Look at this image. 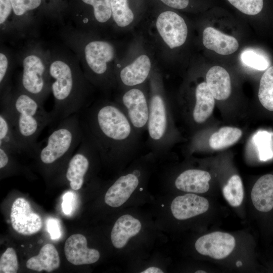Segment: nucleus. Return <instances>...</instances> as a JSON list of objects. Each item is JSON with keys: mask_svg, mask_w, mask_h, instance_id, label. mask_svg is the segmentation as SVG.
<instances>
[{"mask_svg": "<svg viewBox=\"0 0 273 273\" xmlns=\"http://www.w3.org/2000/svg\"><path fill=\"white\" fill-rule=\"evenodd\" d=\"M206 82L215 99L224 100L230 96L231 78L229 73L223 67H212L206 73Z\"/></svg>", "mask_w": 273, "mask_h": 273, "instance_id": "obj_25", "label": "nucleus"}, {"mask_svg": "<svg viewBox=\"0 0 273 273\" xmlns=\"http://www.w3.org/2000/svg\"><path fill=\"white\" fill-rule=\"evenodd\" d=\"M136 29L151 47L157 66L164 74L173 64L174 53L184 46L189 35L185 19L172 9L152 1ZM135 29V30H136Z\"/></svg>", "mask_w": 273, "mask_h": 273, "instance_id": "obj_4", "label": "nucleus"}, {"mask_svg": "<svg viewBox=\"0 0 273 273\" xmlns=\"http://www.w3.org/2000/svg\"><path fill=\"white\" fill-rule=\"evenodd\" d=\"M47 227L48 232L53 240L59 239L61 235V228L58 219L49 218L47 221Z\"/></svg>", "mask_w": 273, "mask_h": 273, "instance_id": "obj_37", "label": "nucleus"}, {"mask_svg": "<svg viewBox=\"0 0 273 273\" xmlns=\"http://www.w3.org/2000/svg\"><path fill=\"white\" fill-rule=\"evenodd\" d=\"M140 221L130 214H124L115 221L111 233V240L117 249L123 248L129 239L141 230Z\"/></svg>", "mask_w": 273, "mask_h": 273, "instance_id": "obj_22", "label": "nucleus"}, {"mask_svg": "<svg viewBox=\"0 0 273 273\" xmlns=\"http://www.w3.org/2000/svg\"><path fill=\"white\" fill-rule=\"evenodd\" d=\"M49 76L54 105L53 123L76 113L91 104L95 88L85 76L76 55L66 46L50 48Z\"/></svg>", "mask_w": 273, "mask_h": 273, "instance_id": "obj_3", "label": "nucleus"}, {"mask_svg": "<svg viewBox=\"0 0 273 273\" xmlns=\"http://www.w3.org/2000/svg\"><path fill=\"white\" fill-rule=\"evenodd\" d=\"M163 271L160 268L152 266L147 268L143 271H141V273H163Z\"/></svg>", "mask_w": 273, "mask_h": 273, "instance_id": "obj_39", "label": "nucleus"}, {"mask_svg": "<svg viewBox=\"0 0 273 273\" xmlns=\"http://www.w3.org/2000/svg\"><path fill=\"white\" fill-rule=\"evenodd\" d=\"M50 48L35 38L28 39L16 53L22 67L17 87L43 104L51 93Z\"/></svg>", "mask_w": 273, "mask_h": 273, "instance_id": "obj_6", "label": "nucleus"}, {"mask_svg": "<svg viewBox=\"0 0 273 273\" xmlns=\"http://www.w3.org/2000/svg\"><path fill=\"white\" fill-rule=\"evenodd\" d=\"M258 96L263 107L267 111L273 112V66L266 69L262 75Z\"/></svg>", "mask_w": 273, "mask_h": 273, "instance_id": "obj_31", "label": "nucleus"}, {"mask_svg": "<svg viewBox=\"0 0 273 273\" xmlns=\"http://www.w3.org/2000/svg\"><path fill=\"white\" fill-rule=\"evenodd\" d=\"M251 198L258 211L268 213L273 210V174H266L258 178L252 189Z\"/></svg>", "mask_w": 273, "mask_h": 273, "instance_id": "obj_23", "label": "nucleus"}, {"mask_svg": "<svg viewBox=\"0 0 273 273\" xmlns=\"http://www.w3.org/2000/svg\"><path fill=\"white\" fill-rule=\"evenodd\" d=\"M20 38H35L38 34L41 17L35 15L42 0H10Z\"/></svg>", "mask_w": 273, "mask_h": 273, "instance_id": "obj_14", "label": "nucleus"}, {"mask_svg": "<svg viewBox=\"0 0 273 273\" xmlns=\"http://www.w3.org/2000/svg\"><path fill=\"white\" fill-rule=\"evenodd\" d=\"M195 103L192 112L194 121L201 124L204 122L212 114L215 104V98L206 82L199 83L195 90Z\"/></svg>", "mask_w": 273, "mask_h": 273, "instance_id": "obj_24", "label": "nucleus"}, {"mask_svg": "<svg viewBox=\"0 0 273 273\" xmlns=\"http://www.w3.org/2000/svg\"><path fill=\"white\" fill-rule=\"evenodd\" d=\"M80 5L74 9L72 19L74 27L82 31L103 37L112 34L110 0H78Z\"/></svg>", "mask_w": 273, "mask_h": 273, "instance_id": "obj_10", "label": "nucleus"}, {"mask_svg": "<svg viewBox=\"0 0 273 273\" xmlns=\"http://www.w3.org/2000/svg\"><path fill=\"white\" fill-rule=\"evenodd\" d=\"M10 218L14 230L23 235L35 234L42 228L40 216L32 210L29 203L24 198H18L14 201Z\"/></svg>", "mask_w": 273, "mask_h": 273, "instance_id": "obj_15", "label": "nucleus"}, {"mask_svg": "<svg viewBox=\"0 0 273 273\" xmlns=\"http://www.w3.org/2000/svg\"><path fill=\"white\" fill-rule=\"evenodd\" d=\"M241 60L246 65L258 70H266L269 65L268 60L263 55L252 50L243 51Z\"/></svg>", "mask_w": 273, "mask_h": 273, "instance_id": "obj_33", "label": "nucleus"}, {"mask_svg": "<svg viewBox=\"0 0 273 273\" xmlns=\"http://www.w3.org/2000/svg\"><path fill=\"white\" fill-rule=\"evenodd\" d=\"M236 244L234 237L230 234L215 232L198 238L195 247L200 254L213 259H223L233 251Z\"/></svg>", "mask_w": 273, "mask_h": 273, "instance_id": "obj_16", "label": "nucleus"}, {"mask_svg": "<svg viewBox=\"0 0 273 273\" xmlns=\"http://www.w3.org/2000/svg\"><path fill=\"white\" fill-rule=\"evenodd\" d=\"M242 135V131L239 128L224 126L211 135L209 144L213 150H221L235 144Z\"/></svg>", "mask_w": 273, "mask_h": 273, "instance_id": "obj_30", "label": "nucleus"}, {"mask_svg": "<svg viewBox=\"0 0 273 273\" xmlns=\"http://www.w3.org/2000/svg\"><path fill=\"white\" fill-rule=\"evenodd\" d=\"M18 262L16 253L12 247L8 248L0 258L1 273H16Z\"/></svg>", "mask_w": 273, "mask_h": 273, "instance_id": "obj_34", "label": "nucleus"}, {"mask_svg": "<svg viewBox=\"0 0 273 273\" xmlns=\"http://www.w3.org/2000/svg\"><path fill=\"white\" fill-rule=\"evenodd\" d=\"M112 34L123 37L132 33L139 26L147 11L146 0H110Z\"/></svg>", "mask_w": 273, "mask_h": 273, "instance_id": "obj_12", "label": "nucleus"}, {"mask_svg": "<svg viewBox=\"0 0 273 273\" xmlns=\"http://www.w3.org/2000/svg\"><path fill=\"white\" fill-rule=\"evenodd\" d=\"M156 66L151 47L142 33L135 30L116 65V92L146 83Z\"/></svg>", "mask_w": 273, "mask_h": 273, "instance_id": "obj_8", "label": "nucleus"}, {"mask_svg": "<svg viewBox=\"0 0 273 273\" xmlns=\"http://www.w3.org/2000/svg\"><path fill=\"white\" fill-rule=\"evenodd\" d=\"M60 35L65 46L77 57L85 76L95 89L106 97L116 92V65L130 36L103 37L70 24L62 27Z\"/></svg>", "mask_w": 273, "mask_h": 273, "instance_id": "obj_1", "label": "nucleus"}, {"mask_svg": "<svg viewBox=\"0 0 273 273\" xmlns=\"http://www.w3.org/2000/svg\"><path fill=\"white\" fill-rule=\"evenodd\" d=\"M1 38L19 39L10 0H0Z\"/></svg>", "mask_w": 273, "mask_h": 273, "instance_id": "obj_29", "label": "nucleus"}, {"mask_svg": "<svg viewBox=\"0 0 273 273\" xmlns=\"http://www.w3.org/2000/svg\"><path fill=\"white\" fill-rule=\"evenodd\" d=\"M230 4L244 14L255 15L263 8V0H228Z\"/></svg>", "mask_w": 273, "mask_h": 273, "instance_id": "obj_35", "label": "nucleus"}, {"mask_svg": "<svg viewBox=\"0 0 273 273\" xmlns=\"http://www.w3.org/2000/svg\"><path fill=\"white\" fill-rule=\"evenodd\" d=\"M222 193L225 199L231 206H240L244 197L243 186L241 177L238 175H233L223 188Z\"/></svg>", "mask_w": 273, "mask_h": 273, "instance_id": "obj_32", "label": "nucleus"}, {"mask_svg": "<svg viewBox=\"0 0 273 273\" xmlns=\"http://www.w3.org/2000/svg\"><path fill=\"white\" fill-rule=\"evenodd\" d=\"M199 272H204V273H205V272H206V271H203V270H198V271H196V273H199Z\"/></svg>", "mask_w": 273, "mask_h": 273, "instance_id": "obj_40", "label": "nucleus"}, {"mask_svg": "<svg viewBox=\"0 0 273 273\" xmlns=\"http://www.w3.org/2000/svg\"><path fill=\"white\" fill-rule=\"evenodd\" d=\"M80 113L73 114L59 121L36 152L39 162L52 166L71 158L80 144L83 130Z\"/></svg>", "mask_w": 273, "mask_h": 273, "instance_id": "obj_9", "label": "nucleus"}, {"mask_svg": "<svg viewBox=\"0 0 273 273\" xmlns=\"http://www.w3.org/2000/svg\"><path fill=\"white\" fill-rule=\"evenodd\" d=\"M1 96V109L8 115L16 135L27 152L35 154L39 148L37 142L41 131L53 123L51 112L29 94L11 85Z\"/></svg>", "mask_w": 273, "mask_h": 273, "instance_id": "obj_5", "label": "nucleus"}, {"mask_svg": "<svg viewBox=\"0 0 273 273\" xmlns=\"http://www.w3.org/2000/svg\"><path fill=\"white\" fill-rule=\"evenodd\" d=\"M114 100L123 110L138 134L142 136L147 129L149 114L147 83L117 92Z\"/></svg>", "mask_w": 273, "mask_h": 273, "instance_id": "obj_11", "label": "nucleus"}, {"mask_svg": "<svg viewBox=\"0 0 273 273\" xmlns=\"http://www.w3.org/2000/svg\"><path fill=\"white\" fill-rule=\"evenodd\" d=\"M80 116L83 132L100 156L117 158L133 155L141 148V136L126 114L107 97L92 103Z\"/></svg>", "mask_w": 273, "mask_h": 273, "instance_id": "obj_2", "label": "nucleus"}, {"mask_svg": "<svg viewBox=\"0 0 273 273\" xmlns=\"http://www.w3.org/2000/svg\"><path fill=\"white\" fill-rule=\"evenodd\" d=\"M165 77L156 66L147 82L149 101L147 145L153 153H165L171 139V118Z\"/></svg>", "mask_w": 273, "mask_h": 273, "instance_id": "obj_7", "label": "nucleus"}, {"mask_svg": "<svg viewBox=\"0 0 273 273\" xmlns=\"http://www.w3.org/2000/svg\"><path fill=\"white\" fill-rule=\"evenodd\" d=\"M60 264L57 250L53 244L48 243L41 247L38 255L30 258L26 265L29 269L50 272L57 269Z\"/></svg>", "mask_w": 273, "mask_h": 273, "instance_id": "obj_26", "label": "nucleus"}, {"mask_svg": "<svg viewBox=\"0 0 273 273\" xmlns=\"http://www.w3.org/2000/svg\"><path fill=\"white\" fill-rule=\"evenodd\" d=\"M140 170L135 169L132 172L119 176L106 193L105 203L112 207L122 205L129 198L139 185Z\"/></svg>", "mask_w": 273, "mask_h": 273, "instance_id": "obj_17", "label": "nucleus"}, {"mask_svg": "<svg viewBox=\"0 0 273 273\" xmlns=\"http://www.w3.org/2000/svg\"><path fill=\"white\" fill-rule=\"evenodd\" d=\"M16 53L4 46L0 49V95L12 85L11 78L16 65Z\"/></svg>", "mask_w": 273, "mask_h": 273, "instance_id": "obj_28", "label": "nucleus"}, {"mask_svg": "<svg viewBox=\"0 0 273 273\" xmlns=\"http://www.w3.org/2000/svg\"><path fill=\"white\" fill-rule=\"evenodd\" d=\"M83 138L75 154L69 159L65 172V178L71 188L78 190L82 186L87 174L91 161L100 155L92 141L83 132Z\"/></svg>", "mask_w": 273, "mask_h": 273, "instance_id": "obj_13", "label": "nucleus"}, {"mask_svg": "<svg viewBox=\"0 0 273 273\" xmlns=\"http://www.w3.org/2000/svg\"><path fill=\"white\" fill-rule=\"evenodd\" d=\"M73 194L71 192H68L63 196L62 203V210L66 215L71 213L72 210Z\"/></svg>", "mask_w": 273, "mask_h": 273, "instance_id": "obj_38", "label": "nucleus"}, {"mask_svg": "<svg viewBox=\"0 0 273 273\" xmlns=\"http://www.w3.org/2000/svg\"><path fill=\"white\" fill-rule=\"evenodd\" d=\"M64 252L67 260L75 265L95 263L100 257L98 250L87 247L86 238L80 234H73L67 239Z\"/></svg>", "mask_w": 273, "mask_h": 273, "instance_id": "obj_18", "label": "nucleus"}, {"mask_svg": "<svg viewBox=\"0 0 273 273\" xmlns=\"http://www.w3.org/2000/svg\"><path fill=\"white\" fill-rule=\"evenodd\" d=\"M209 207L207 199L189 193L175 197L171 202L170 209L176 219L185 220L206 212Z\"/></svg>", "mask_w": 273, "mask_h": 273, "instance_id": "obj_19", "label": "nucleus"}, {"mask_svg": "<svg viewBox=\"0 0 273 273\" xmlns=\"http://www.w3.org/2000/svg\"><path fill=\"white\" fill-rule=\"evenodd\" d=\"M163 7L172 10H184L186 9L190 0H150Z\"/></svg>", "mask_w": 273, "mask_h": 273, "instance_id": "obj_36", "label": "nucleus"}, {"mask_svg": "<svg viewBox=\"0 0 273 273\" xmlns=\"http://www.w3.org/2000/svg\"><path fill=\"white\" fill-rule=\"evenodd\" d=\"M202 42L206 49L222 55L232 54L239 48L236 38L212 27H207L203 30Z\"/></svg>", "mask_w": 273, "mask_h": 273, "instance_id": "obj_21", "label": "nucleus"}, {"mask_svg": "<svg viewBox=\"0 0 273 273\" xmlns=\"http://www.w3.org/2000/svg\"><path fill=\"white\" fill-rule=\"evenodd\" d=\"M0 147L11 153L26 151V148L18 139L12 123L5 111H0Z\"/></svg>", "mask_w": 273, "mask_h": 273, "instance_id": "obj_27", "label": "nucleus"}, {"mask_svg": "<svg viewBox=\"0 0 273 273\" xmlns=\"http://www.w3.org/2000/svg\"><path fill=\"white\" fill-rule=\"evenodd\" d=\"M210 179L211 176L208 172L190 169L179 174L175 179L174 184L176 188L181 191L202 194L208 191Z\"/></svg>", "mask_w": 273, "mask_h": 273, "instance_id": "obj_20", "label": "nucleus"}]
</instances>
